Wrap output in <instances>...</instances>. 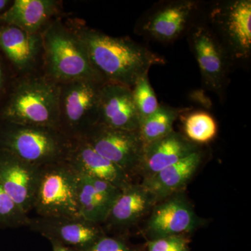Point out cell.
Segmentation results:
<instances>
[{
  "mask_svg": "<svg viewBox=\"0 0 251 251\" xmlns=\"http://www.w3.org/2000/svg\"><path fill=\"white\" fill-rule=\"evenodd\" d=\"M184 125L186 138L196 145L209 143L217 133L215 120L206 112H197L188 115Z\"/></svg>",
  "mask_w": 251,
  "mask_h": 251,
  "instance_id": "23",
  "label": "cell"
},
{
  "mask_svg": "<svg viewBox=\"0 0 251 251\" xmlns=\"http://www.w3.org/2000/svg\"><path fill=\"white\" fill-rule=\"evenodd\" d=\"M67 161L79 173L108 181L123 190L132 184L131 176L94 151L85 140H73Z\"/></svg>",
  "mask_w": 251,
  "mask_h": 251,
  "instance_id": "17",
  "label": "cell"
},
{
  "mask_svg": "<svg viewBox=\"0 0 251 251\" xmlns=\"http://www.w3.org/2000/svg\"><path fill=\"white\" fill-rule=\"evenodd\" d=\"M80 175L67 161L41 166L33 210L42 217H79Z\"/></svg>",
  "mask_w": 251,
  "mask_h": 251,
  "instance_id": "5",
  "label": "cell"
},
{
  "mask_svg": "<svg viewBox=\"0 0 251 251\" xmlns=\"http://www.w3.org/2000/svg\"><path fill=\"white\" fill-rule=\"evenodd\" d=\"M52 245V251H79L77 249H74V248H71L67 247V246L63 245L58 242L56 241L51 240L50 241Z\"/></svg>",
  "mask_w": 251,
  "mask_h": 251,
  "instance_id": "29",
  "label": "cell"
},
{
  "mask_svg": "<svg viewBox=\"0 0 251 251\" xmlns=\"http://www.w3.org/2000/svg\"><path fill=\"white\" fill-rule=\"evenodd\" d=\"M43 73L59 85L77 80L106 82L95 70L82 39L62 17L42 32Z\"/></svg>",
  "mask_w": 251,
  "mask_h": 251,
  "instance_id": "3",
  "label": "cell"
},
{
  "mask_svg": "<svg viewBox=\"0 0 251 251\" xmlns=\"http://www.w3.org/2000/svg\"><path fill=\"white\" fill-rule=\"evenodd\" d=\"M156 201L141 184L132 183L122 190L105 224L112 229H126L136 224Z\"/></svg>",
  "mask_w": 251,
  "mask_h": 251,
  "instance_id": "19",
  "label": "cell"
},
{
  "mask_svg": "<svg viewBox=\"0 0 251 251\" xmlns=\"http://www.w3.org/2000/svg\"><path fill=\"white\" fill-rule=\"evenodd\" d=\"M41 168L0 150V185L27 214L34 208Z\"/></svg>",
  "mask_w": 251,
  "mask_h": 251,
  "instance_id": "10",
  "label": "cell"
},
{
  "mask_svg": "<svg viewBox=\"0 0 251 251\" xmlns=\"http://www.w3.org/2000/svg\"><path fill=\"white\" fill-rule=\"evenodd\" d=\"M62 1L58 0H14L11 7L0 15V24L42 34L50 23L62 17Z\"/></svg>",
  "mask_w": 251,
  "mask_h": 251,
  "instance_id": "16",
  "label": "cell"
},
{
  "mask_svg": "<svg viewBox=\"0 0 251 251\" xmlns=\"http://www.w3.org/2000/svg\"><path fill=\"white\" fill-rule=\"evenodd\" d=\"M191 44L206 85L212 90H221L226 82L228 61L222 44L203 26L193 30Z\"/></svg>",
  "mask_w": 251,
  "mask_h": 251,
  "instance_id": "14",
  "label": "cell"
},
{
  "mask_svg": "<svg viewBox=\"0 0 251 251\" xmlns=\"http://www.w3.org/2000/svg\"><path fill=\"white\" fill-rule=\"evenodd\" d=\"M103 83L77 80L59 85V128L69 139L83 138L99 123V94Z\"/></svg>",
  "mask_w": 251,
  "mask_h": 251,
  "instance_id": "6",
  "label": "cell"
},
{
  "mask_svg": "<svg viewBox=\"0 0 251 251\" xmlns=\"http://www.w3.org/2000/svg\"><path fill=\"white\" fill-rule=\"evenodd\" d=\"M72 142L55 128L0 120V150L36 166L67 161Z\"/></svg>",
  "mask_w": 251,
  "mask_h": 251,
  "instance_id": "4",
  "label": "cell"
},
{
  "mask_svg": "<svg viewBox=\"0 0 251 251\" xmlns=\"http://www.w3.org/2000/svg\"><path fill=\"white\" fill-rule=\"evenodd\" d=\"M99 123L117 128L138 131L140 119L131 88L120 84L104 82L99 94Z\"/></svg>",
  "mask_w": 251,
  "mask_h": 251,
  "instance_id": "13",
  "label": "cell"
},
{
  "mask_svg": "<svg viewBox=\"0 0 251 251\" xmlns=\"http://www.w3.org/2000/svg\"><path fill=\"white\" fill-rule=\"evenodd\" d=\"M195 9L196 3L193 1L170 3L151 15L144 30L156 40H175L186 29Z\"/></svg>",
  "mask_w": 251,
  "mask_h": 251,
  "instance_id": "20",
  "label": "cell"
},
{
  "mask_svg": "<svg viewBox=\"0 0 251 251\" xmlns=\"http://www.w3.org/2000/svg\"><path fill=\"white\" fill-rule=\"evenodd\" d=\"M17 77L11 64L0 51V107L7 97Z\"/></svg>",
  "mask_w": 251,
  "mask_h": 251,
  "instance_id": "28",
  "label": "cell"
},
{
  "mask_svg": "<svg viewBox=\"0 0 251 251\" xmlns=\"http://www.w3.org/2000/svg\"><path fill=\"white\" fill-rule=\"evenodd\" d=\"M199 150L198 145L173 130L161 139L145 145L138 171L145 179Z\"/></svg>",
  "mask_w": 251,
  "mask_h": 251,
  "instance_id": "15",
  "label": "cell"
},
{
  "mask_svg": "<svg viewBox=\"0 0 251 251\" xmlns=\"http://www.w3.org/2000/svg\"><path fill=\"white\" fill-rule=\"evenodd\" d=\"M14 0H0V15L4 14L13 4Z\"/></svg>",
  "mask_w": 251,
  "mask_h": 251,
  "instance_id": "30",
  "label": "cell"
},
{
  "mask_svg": "<svg viewBox=\"0 0 251 251\" xmlns=\"http://www.w3.org/2000/svg\"><path fill=\"white\" fill-rule=\"evenodd\" d=\"M29 219L0 185V228L27 227Z\"/></svg>",
  "mask_w": 251,
  "mask_h": 251,
  "instance_id": "25",
  "label": "cell"
},
{
  "mask_svg": "<svg viewBox=\"0 0 251 251\" xmlns=\"http://www.w3.org/2000/svg\"><path fill=\"white\" fill-rule=\"evenodd\" d=\"M80 175L77 205L79 217L92 224L100 225L106 221L117 198L95 189L88 176Z\"/></svg>",
  "mask_w": 251,
  "mask_h": 251,
  "instance_id": "21",
  "label": "cell"
},
{
  "mask_svg": "<svg viewBox=\"0 0 251 251\" xmlns=\"http://www.w3.org/2000/svg\"><path fill=\"white\" fill-rule=\"evenodd\" d=\"M186 235H173L148 240L146 251H191Z\"/></svg>",
  "mask_w": 251,
  "mask_h": 251,
  "instance_id": "27",
  "label": "cell"
},
{
  "mask_svg": "<svg viewBox=\"0 0 251 251\" xmlns=\"http://www.w3.org/2000/svg\"><path fill=\"white\" fill-rule=\"evenodd\" d=\"M0 51L18 77L43 72L42 34L0 24Z\"/></svg>",
  "mask_w": 251,
  "mask_h": 251,
  "instance_id": "9",
  "label": "cell"
},
{
  "mask_svg": "<svg viewBox=\"0 0 251 251\" xmlns=\"http://www.w3.org/2000/svg\"><path fill=\"white\" fill-rule=\"evenodd\" d=\"M168 198L153 209L145 230L149 240L185 235L193 232L202 224L193 206L184 196L175 194Z\"/></svg>",
  "mask_w": 251,
  "mask_h": 251,
  "instance_id": "12",
  "label": "cell"
},
{
  "mask_svg": "<svg viewBox=\"0 0 251 251\" xmlns=\"http://www.w3.org/2000/svg\"><path fill=\"white\" fill-rule=\"evenodd\" d=\"M67 24L83 41L92 66L105 82L132 87L153 65L166 59L128 37H114L86 25L81 20Z\"/></svg>",
  "mask_w": 251,
  "mask_h": 251,
  "instance_id": "1",
  "label": "cell"
},
{
  "mask_svg": "<svg viewBox=\"0 0 251 251\" xmlns=\"http://www.w3.org/2000/svg\"><path fill=\"white\" fill-rule=\"evenodd\" d=\"M27 227L49 241L83 250L105 234L100 225L80 217H42L29 219Z\"/></svg>",
  "mask_w": 251,
  "mask_h": 251,
  "instance_id": "11",
  "label": "cell"
},
{
  "mask_svg": "<svg viewBox=\"0 0 251 251\" xmlns=\"http://www.w3.org/2000/svg\"><path fill=\"white\" fill-rule=\"evenodd\" d=\"M201 151H196L171 166L143 179L142 186L156 202L180 192L193 177L202 161Z\"/></svg>",
  "mask_w": 251,
  "mask_h": 251,
  "instance_id": "18",
  "label": "cell"
},
{
  "mask_svg": "<svg viewBox=\"0 0 251 251\" xmlns=\"http://www.w3.org/2000/svg\"><path fill=\"white\" fill-rule=\"evenodd\" d=\"M59 89L43 72L16 77L0 107V120L59 130Z\"/></svg>",
  "mask_w": 251,
  "mask_h": 251,
  "instance_id": "2",
  "label": "cell"
},
{
  "mask_svg": "<svg viewBox=\"0 0 251 251\" xmlns=\"http://www.w3.org/2000/svg\"><path fill=\"white\" fill-rule=\"evenodd\" d=\"M131 90L141 123L145 119L156 112L160 105L149 80L148 74L140 77Z\"/></svg>",
  "mask_w": 251,
  "mask_h": 251,
  "instance_id": "24",
  "label": "cell"
},
{
  "mask_svg": "<svg viewBox=\"0 0 251 251\" xmlns=\"http://www.w3.org/2000/svg\"><path fill=\"white\" fill-rule=\"evenodd\" d=\"M80 139L130 176L138 171L145 148L139 132L117 129L97 124Z\"/></svg>",
  "mask_w": 251,
  "mask_h": 251,
  "instance_id": "7",
  "label": "cell"
},
{
  "mask_svg": "<svg viewBox=\"0 0 251 251\" xmlns=\"http://www.w3.org/2000/svg\"><path fill=\"white\" fill-rule=\"evenodd\" d=\"M184 108L160 105L156 112L140 123L139 134L144 145L161 139L173 132V124Z\"/></svg>",
  "mask_w": 251,
  "mask_h": 251,
  "instance_id": "22",
  "label": "cell"
},
{
  "mask_svg": "<svg viewBox=\"0 0 251 251\" xmlns=\"http://www.w3.org/2000/svg\"><path fill=\"white\" fill-rule=\"evenodd\" d=\"M79 251H146V247L130 244L122 237L102 236L90 247Z\"/></svg>",
  "mask_w": 251,
  "mask_h": 251,
  "instance_id": "26",
  "label": "cell"
},
{
  "mask_svg": "<svg viewBox=\"0 0 251 251\" xmlns=\"http://www.w3.org/2000/svg\"><path fill=\"white\" fill-rule=\"evenodd\" d=\"M211 22L219 31L227 55L247 59L251 52V1L235 0L218 5Z\"/></svg>",
  "mask_w": 251,
  "mask_h": 251,
  "instance_id": "8",
  "label": "cell"
}]
</instances>
